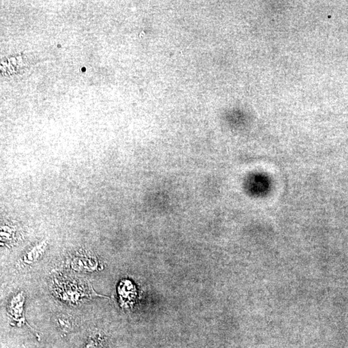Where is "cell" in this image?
Here are the masks:
<instances>
[{"instance_id": "1", "label": "cell", "mask_w": 348, "mask_h": 348, "mask_svg": "<svg viewBox=\"0 0 348 348\" xmlns=\"http://www.w3.org/2000/svg\"><path fill=\"white\" fill-rule=\"evenodd\" d=\"M85 348H102V343L100 344V342L98 341V339H91Z\"/></svg>"}]
</instances>
